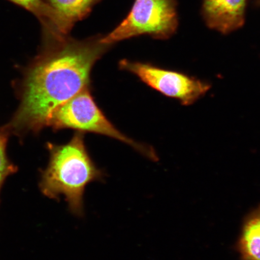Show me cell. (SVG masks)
I'll use <instances>...</instances> for the list:
<instances>
[{"mask_svg": "<svg viewBox=\"0 0 260 260\" xmlns=\"http://www.w3.org/2000/svg\"><path fill=\"white\" fill-rule=\"evenodd\" d=\"M102 38L99 35L77 40L67 36L45 41L43 51L26 79L14 128H44L55 110L90 87L94 64L112 46Z\"/></svg>", "mask_w": 260, "mask_h": 260, "instance_id": "1", "label": "cell"}, {"mask_svg": "<svg viewBox=\"0 0 260 260\" xmlns=\"http://www.w3.org/2000/svg\"><path fill=\"white\" fill-rule=\"evenodd\" d=\"M50 161L42 172L40 187L42 193L51 199L63 195L71 213H84L83 196L87 185L102 181L105 173L91 159L84 144L83 133H75L66 144H48Z\"/></svg>", "mask_w": 260, "mask_h": 260, "instance_id": "2", "label": "cell"}, {"mask_svg": "<svg viewBox=\"0 0 260 260\" xmlns=\"http://www.w3.org/2000/svg\"><path fill=\"white\" fill-rule=\"evenodd\" d=\"M47 126L56 130L71 128L81 133L90 132L108 136L131 146L152 160L157 158L153 149L128 138L110 122L94 101L90 87L81 90L55 110L48 120Z\"/></svg>", "mask_w": 260, "mask_h": 260, "instance_id": "3", "label": "cell"}, {"mask_svg": "<svg viewBox=\"0 0 260 260\" xmlns=\"http://www.w3.org/2000/svg\"><path fill=\"white\" fill-rule=\"evenodd\" d=\"M178 26L175 0H135L127 16L109 34L102 37V41L113 45L141 35L167 40L176 32Z\"/></svg>", "mask_w": 260, "mask_h": 260, "instance_id": "4", "label": "cell"}, {"mask_svg": "<svg viewBox=\"0 0 260 260\" xmlns=\"http://www.w3.org/2000/svg\"><path fill=\"white\" fill-rule=\"evenodd\" d=\"M120 68L136 75L143 82L184 106L197 102L210 89L209 83L186 74L162 69L149 63L122 60Z\"/></svg>", "mask_w": 260, "mask_h": 260, "instance_id": "5", "label": "cell"}, {"mask_svg": "<svg viewBox=\"0 0 260 260\" xmlns=\"http://www.w3.org/2000/svg\"><path fill=\"white\" fill-rule=\"evenodd\" d=\"M247 0H203L202 14L208 27L227 35L245 24Z\"/></svg>", "mask_w": 260, "mask_h": 260, "instance_id": "6", "label": "cell"}, {"mask_svg": "<svg viewBox=\"0 0 260 260\" xmlns=\"http://www.w3.org/2000/svg\"><path fill=\"white\" fill-rule=\"evenodd\" d=\"M27 10L40 20L44 34L49 36H68L73 28L59 12L52 8L44 0H8Z\"/></svg>", "mask_w": 260, "mask_h": 260, "instance_id": "7", "label": "cell"}, {"mask_svg": "<svg viewBox=\"0 0 260 260\" xmlns=\"http://www.w3.org/2000/svg\"><path fill=\"white\" fill-rule=\"evenodd\" d=\"M236 249L241 260H260V205L244 220Z\"/></svg>", "mask_w": 260, "mask_h": 260, "instance_id": "8", "label": "cell"}, {"mask_svg": "<svg viewBox=\"0 0 260 260\" xmlns=\"http://www.w3.org/2000/svg\"><path fill=\"white\" fill-rule=\"evenodd\" d=\"M71 24L82 20L101 0H44Z\"/></svg>", "mask_w": 260, "mask_h": 260, "instance_id": "9", "label": "cell"}, {"mask_svg": "<svg viewBox=\"0 0 260 260\" xmlns=\"http://www.w3.org/2000/svg\"><path fill=\"white\" fill-rule=\"evenodd\" d=\"M7 135L5 131H0V188L5 179L9 175L14 174L16 168L8 160L6 153Z\"/></svg>", "mask_w": 260, "mask_h": 260, "instance_id": "10", "label": "cell"}, {"mask_svg": "<svg viewBox=\"0 0 260 260\" xmlns=\"http://www.w3.org/2000/svg\"><path fill=\"white\" fill-rule=\"evenodd\" d=\"M255 5L260 7V0H256L255 2Z\"/></svg>", "mask_w": 260, "mask_h": 260, "instance_id": "11", "label": "cell"}]
</instances>
